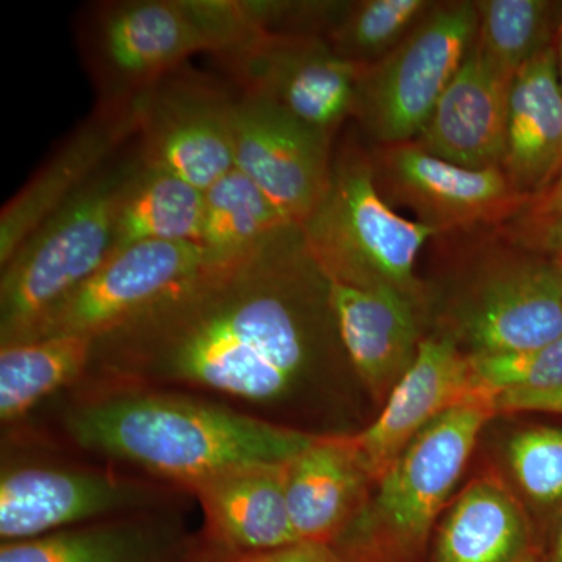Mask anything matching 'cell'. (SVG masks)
Listing matches in <instances>:
<instances>
[{"label":"cell","mask_w":562,"mask_h":562,"mask_svg":"<svg viewBox=\"0 0 562 562\" xmlns=\"http://www.w3.org/2000/svg\"><path fill=\"white\" fill-rule=\"evenodd\" d=\"M471 402H490L476 386L471 357L449 333L424 336L416 360L392 387L382 413L350 435L373 484L432 420Z\"/></svg>","instance_id":"15"},{"label":"cell","mask_w":562,"mask_h":562,"mask_svg":"<svg viewBox=\"0 0 562 562\" xmlns=\"http://www.w3.org/2000/svg\"><path fill=\"white\" fill-rule=\"evenodd\" d=\"M310 250L328 279L358 288L387 286L427 314L416 268L438 233L392 209L376 190L371 154L347 140L333 155L319 202L301 224Z\"/></svg>","instance_id":"4"},{"label":"cell","mask_w":562,"mask_h":562,"mask_svg":"<svg viewBox=\"0 0 562 562\" xmlns=\"http://www.w3.org/2000/svg\"><path fill=\"white\" fill-rule=\"evenodd\" d=\"M562 157V88L554 46L517 70L509 85L502 171L524 194L541 192Z\"/></svg>","instance_id":"22"},{"label":"cell","mask_w":562,"mask_h":562,"mask_svg":"<svg viewBox=\"0 0 562 562\" xmlns=\"http://www.w3.org/2000/svg\"><path fill=\"white\" fill-rule=\"evenodd\" d=\"M3 453L0 539L25 541L49 532L194 501L176 484L105 462L55 461Z\"/></svg>","instance_id":"7"},{"label":"cell","mask_w":562,"mask_h":562,"mask_svg":"<svg viewBox=\"0 0 562 562\" xmlns=\"http://www.w3.org/2000/svg\"><path fill=\"white\" fill-rule=\"evenodd\" d=\"M449 271L439 331L471 357L535 349L562 339V261L498 227L436 235Z\"/></svg>","instance_id":"3"},{"label":"cell","mask_w":562,"mask_h":562,"mask_svg":"<svg viewBox=\"0 0 562 562\" xmlns=\"http://www.w3.org/2000/svg\"><path fill=\"white\" fill-rule=\"evenodd\" d=\"M79 22L95 110H133L191 55H216L225 46L213 0H106L85 10Z\"/></svg>","instance_id":"6"},{"label":"cell","mask_w":562,"mask_h":562,"mask_svg":"<svg viewBox=\"0 0 562 562\" xmlns=\"http://www.w3.org/2000/svg\"><path fill=\"white\" fill-rule=\"evenodd\" d=\"M331 303L351 371L373 401H386L416 360L424 313L392 288H358L333 280Z\"/></svg>","instance_id":"19"},{"label":"cell","mask_w":562,"mask_h":562,"mask_svg":"<svg viewBox=\"0 0 562 562\" xmlns=\"http://www.w3.org/2000/svg\"><path fill=\"white\" fill-rule=\"evenodd\" d=\"M211 260L216 258L198 243H140L120 250L22 342L57 336L98 338L143 312Z\"/></svg>","instance_id":"14"},{"label":"cell","mask_w":562,"mask_h":562,"mask_svg":"<svg viewBox=\"0 0 562 562\" xmlns=\"http://www.w3.org/2000/svg\"><path fill=\"white\" fill-rule=\"evenodd\" d=\"M266 554L268 553L241 554L228 552V550L220 549V547L205 541L199 532L198 541L181 562H262Z\"/></svg>","instance_id":"35"},{"label":"cell","mask_w":562,"mask_h":562,"mask_svg":"<svg viewBox=\"0 0 562 562\" xmlns=\"http://www.w3.org/2000/svg\"><path fill=\"white\" fill-rule=\"evenodd\" d=\"M373 484L350 435H319L286 462V503L301 542L335 546L369 502Z\"/></svg>","instance_id":"21"},{"label":"cell","mask_w":562,"mask_h":562,"mask_svg":"<svg viewBox=\"0 0 562 562\" xmlns=\"http://www.w3.org/2000/svg\"><path fill=\"white\" fill-rule=\"evenodd\" d=\"M344 364L331 280L290 224L246 254L206 262L94 338L77 384L190 392L276 424Z\"/></svg>","instance_id":"1"},{"label":"cell","mask_w":562,"mask_h":562,"mask_svg":"<svg viewBox=\"0 0 562 562\" xmlns=\"http://www.w3.org/2000/svg\"><path fill=\"white\" fill-rule=\"evenodd\" d=\"M512 80L473 43L413 143L462 168H502Z\"/></svg>","instance_id":"17"},{"label":"cell","mask_w":562,"mask_h":562,"mask_svg":"<svg viewBox=\"0 0 562 562\" xmlns=\"http://www.w3.org/2000/svg\"><path fill=\"white\" fill-rule=\"evenodd\" d=\"M531 528L522 505L501 476L472 480L443 516L435 562H522Z\"/></svg>","instance_id":"23"},{"label":"cell","mask_w":562,"mask_h":562,"mask_svg":"<svg viewBox=\"0 0 562 562\" xmlns=\"http://www.w3.org/2000/svg\"><path fill=\"white\" fill-rule=\"evenodd\" d=\"M435 5V0L344 2L325 38L344 60L368 68L408 38Z\"/></svg>","instance_id":"28"},{"label":"cell","mask_w":562,"mask_h":562,"mask_svg":"<svg viewBox=\"0 0 562 562\" xmlns=\"http://www.w3.org/2000/svg\"><path fill=\"white\" fill-rule=\"evenodd\" d=\"M376 190L392 209L438 235L498 227L531 201L513 187L502 168L469 169L432 157L413 140L369 149Z\"/></svg>","instance_id":"12"},{"label":"cell","mask_w":562,"mask_h":562,"mask_svg":"<svg viewBox=\"0 0 562 562\" xmlns=\"http://www.w3.org/2000/svg\"><path fill=\"white\" fill-rule=\"evenodd\" d=\"M216 58L241 92L276 102L331 139L353 113L361 68L319 33H258Z\"/></svg>","instance_id":"10"},{"label":"cell","mask_w":562,"mask_h":562,"mask_svg":"<svg viewBox=\"0 0 562 562\" xmlns=\"http://www.w3.org/2000/svg\"><path fill=\"white\" fill-rule=\"evenodd\" d=\"M506 461L530 501H562V428L538 425L514 432L506 443Z\"/></svg>","instance_id":"30"},{"label":"cell","mask_w":562,"mask_h":562,"mask_svg":"<svg viewBox=\"0 0 562 562\" xmlns=\"http://www.w3.org/2000/svg\"><path fill=\"white\" fill-rule=\"evenodd\" d=\"M562 205V157L557 172L546 188L538 194L532 195L531 201L525 206L522 213L516 217H538L552 213Z\"/></svg>","instance_id":"34"},{"label":"cell","mask_w":562,"mask_h":562,"mask_svg":"<svg viewBox=\"0 0 562 562\" xmlns=\"http://www.w3.org/2000/svg\"><path fill=\"white\" fill-rule=\"evenodd\" d=\"M475 46L484 58L513 79L517 70L554 44L558 2L549 0H475Z\"/></svg>","instance_id":"27"},{"label":"cell","mask_w":562,"mask_h":562,"mask_svg":"<svg viewBox=\"0 0 562 562\" xmlns=\"http://www.w3.org/2000/svg\"><path fill=\"white\" fill-rule=\"evenodd\" d=\"M476 32L475 0L436 2L408 38L375 65L361 68L351 117L375 146L419 135Z\"/></svg>","instance_id":"8"},{"label":"cell","mask_w":562,"mask_h":562,"mask_svg":"<svg viewBox=\"0 0 562 562\" xmlns=\"http://www.w3.org/2000/svg\"><path fill=\"white\" fill-rule=\"evenodd\" d=\"M494 416L490 402H471L432 420L376 482L375 494L344 536L360 532L362 541H383L402 552L424 547Z\"/></svg>","instance_id":"9"},{"label":"cell","mask_w":562,"mask_h":562,"mask_svg":"<svg viewBox=\"0 0 562 562\" xmlns=\"http://www.w3.org/2000/svg\"><path fill=\"white\" fill-rule=\"evenodd\" d=\"M55 398L66 446L181 490L239 465L286 464L319 436L190 392L76 384Z\"/></svg>","instance_id":"2"},{"label":"cell","mask_w":562,"mask_h":562,"mask_svg":"<svg viewBox=\"0 0 562 562\" xmlns=\"http://www.w3.org/2000/svg\"><path fill=\"white\" fill-rule=\"evenodd\" d=\"M549 562H562V522L554 538L552 553H550Z\"/></svg>","instance_id":"37"},{"label":"cell","mask_w":562,"mask_h":562,"mask_svg":"<svg viewBox=\"0 0 562 562\" xmlns=\"http://www.w3.org/2000/svg\"><path fill=\"white\" fill-rule=\"evenodd\" d=\"M202 220V190L140 162L122 194L111 255L140 243L201 244Z\"/></svg>","instance_id":"25"},{"label":"cell","mask_w":562,"mask_h":562,"mask_svg":"<svg viewBox=\"0 0 562 562\" xmlns=\"http://www.w3.org/2000/svg\"><path fill=\"white\" fill-rule=\"evenodd\" d=\"M184 506L2 542L0 562H181L199 538L188 528Z\"/></svg>","instance_id":"20"},{"label":"cell","mask_w":562,"mask_h":562,"mask_svg":"<svg viewBox=\"0 0 562 562\" xmlns=\"http://www.w3.org/2000/svg\"><path fill=\"white\" fill-rule=\"evenodd\" d=\"M94 338L57 336L0 347V424L16 430L43 403L81 382Z\"/></svg>","instance_id":"24"},{"label":"cell","mask_w":562,"mask_h":562,"mask_svg":"<svg viewBox=\"0 0 562 562\" xmlns=\"http://www.w3.org/2000/svg\"><path fill=\"white\" fill-rule=\"evenodd\" d=\"M286 464L227 469L188 484L201 506L202 538L220 549L265 554L301 542L288 513Z\"/></svg>","instance_id":"18"},{"label":"cell","mask_w":562,"mask_h":562,"mask_svg":"<svg viewBox=\"0 0 562 562\" xmlns=\"http://www.w3.org/2000/svg\"><path fill=\"white\" fill-rule=\"evenodd\" d=\"M290 224L295 222L236 168L203 191L201 246L216 260L246 254Z\"/></svg>","instance_id":"26"},{"label":"cell","mask_w":562,"mask_h":562,"mask_svg":"<svg viewBox=\"0 0 562 562\" xmlns=\"http://www.w3.org/2000/svg\"><path fill=\"white\" fill-rule=\"evenodd\" d=\"M262 562H349L331 543L295 542L268 553Z\"/></svg>","instance_id":"33"},{"label":"cell","mask_w":562,"mask_h":562,"mask_svg":"<svg viewBox=\"0 0 562 562\" xmlns=\"http://www.w3.org/2000/svg\"><path fill=\"white\" fill-rule=\"evenodd\" d=\"M235 95L187 66L136 103L140 162L205 191L235 168Z\"/></svg>","instance_id":"11"},{"label":"cell","mask_w":562,"mask_h":562,"mask_svg":"<svg viewBox=\"0 0 562 562\" xmlns=\"http://www.w3.org/2000/svg\"><path fill=\"white\" fill-rule=\"evenodd\" d=\"M136 106L128 111L94 109L88 120L70 132L27 183L3 205L0 266L10 260L47 217L113 160L122 144L136 138Z\"/></svg>","instance_id":"16"},{"label":"cell","mask_w":562,"mask_h":562,"mask_svg":"<svg viewBox=\"0 0 562 562\" xmlns=\"http://www.w3.org/2000/svg\"><path fill=\"white\" fill-rule=\"evenodd\" d=\"M347 561H349V560H347ZM349 562H351V561H349Z\"/></svg>","instance_id":"39"},{"label":"cell","mask_w":562,"mask_h":562,"mask_svg":"<svg viewBox=\"0 0 562 562\" xmlns=\"http://www.w3.org/2000/svg\"><path fill=\"white\" fill-rule=\"evenodd\" d=\"M522 562H538V558H536L535 553H531L530 557L525 558Z\"/></svg>","instance_id":"38"},{"label":"cell","mask_w":562,"mask_h":562,"mask_svg":"<svg viewBox=\"0 0 562 562\" xmlns=\"http://www.w3.org/2000/svg\"><path fill=\"white\" fill-rule=\"evenodd\" d=\"M553 46L554 50H557L558 69H560V80L562 88V2H558V25Z\"/></svg>","instance_id":"36"},{"label":"cell","mask_w":562,"mask_h":562,"mask_svg":"<svg viewBox=\"0 0 562 562\" xmlns=\"http://www.w3.org/2000/svg\"><path fill=\"white\" fill-rule=\"evenodd\" d=\"M505 227L525 246L562 261V205L543 216L514 217Z\"/></svg>","instance_id":"31"},{"label":"cell","mask_w":562,"mask_h":562,"mask_svg":"<svg viewBox=\"0 0 562 562\" xmlns=\"http://www.w3.org/2000/svg\"><path fill=\"white\" fill-rule=\"evenodd\" d=\"M139 166L138 154L116 155L0 266V347L25 341L105 265L122 194Z\"/></svg>","instance_id":"5"},{"label":"cell","mask_w":562,"mask_h":562,"mask_svg":"<svg viewBox=\"0 0 562 562\" xmlns=\"http://www.w3.org/2000/svg\"><path fill=\"white\" fill-rule=\"evenodd\" d=\"M333 139L261 95L241 92L233 109L235 168L301 225L330 176Z\"/></svg>","instance_id":"13"},{"label":"cell","mask_w":562,"mask_h":562,"mask_svg":"<svg viewBox=\"0 0 562 562\" xmlns=\"http://www.w3.org/2000/svg\"><path fill=\"white\" fill-rule=\"evenodd\" d=\"M497 414L541 413L562 416V387L547 391L503 392L491 402Z\"/></svg>","instance_id":"32"},{"label":"cell","mask_w":562,"mask_h":562,"mask_svg":"<svg viewBox=\"0 0 562 562\" xmlns=\"http://www.w3.org/2000/svg\"><path fill=\"white\" fill-rule=\"evenodd\" d=\"M471 362L476 386L490 402L503 392L562 387V339L535 349L479 355Z\"/></svg>","instance_id":"29"}]
</instances>
